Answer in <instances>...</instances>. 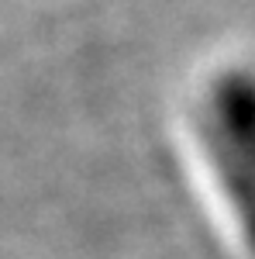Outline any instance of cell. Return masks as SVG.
Wrapping results in <instances>:
<instances>
[{
	"mask_svg": "<svg viewBox=\"0 0 255 259\" xmlns=\"http://www.w3.org/2000/svg\"><path fill=\"white\" fill-rule=\"evenodd\" d=\"M196 139L241 239L255 252V69H224L200 90Z\"/></svg>",
	"mask_w": 255,
	"mask_h": 259,
	"instance_id": "cell-1",
	"label": "cell"
}]
</instances>
